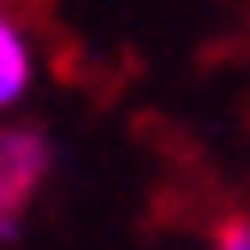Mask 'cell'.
<instances>
[{
  "label": "cell",
  "mask_w": 250,
  "mask_h": 250,
  "mask_svg": "<svg viewBox=\"0 0 250 250\" xmlns=\"http://www.w3.org/2000/svg\"><path fill=\"white\" fill-rule=\"evenodd\" d=\"M54 173V137L42 125H6L0 131V238L18 244L30 197Z\"/></svg>",
  "instance_id": "6da1fadb"
},
{
  "label": "cell",
  "mask_w": 250,
  "mask_h": 250,
  "mask_svg": "<svg viewBox=\"0 0 250 250\" xmlns=\"http://www.w3.org/2000/svg\"><path fill=\"white\" fill-rule=\"evenodd\" d=\"M214 250H227V244H214Z\"/></svg>",
  "instance_id": "277c9868"
},
{
  "label": "cell",
  "mask_w": 250,
  "mask_h": 250,
  "mask_svg": "<svg viewBox=\"0 0 250 250\" xmlns=\"http://www.w3.org/2000/svg\"><path fill=\"white\" fill-rule=\"evenodd\" d=\"M221 244H227V250H250V221H227Z\"/></svg>",
  "instance_id": "3957f363"
},
{
  "label": "cell",
  "mask_w": 250,
  "mask_h": 250,
  "mask_svg": "<svg viewBox=\"0 0 250 250\" xmlns=\"http://www.w3.org/2000/svg\"><path fill=\"white\" fill-rule=\"evenodd\" d=\"M30 78H36V54H30L24 24L6 12V18H0V107H24Z\"/></svg>",
  "instance_id": "7a4b0ae2"
}]
</instances>
